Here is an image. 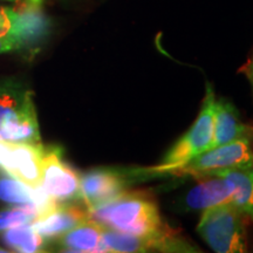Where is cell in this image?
<instances>
[{"instance_id":"1","label":"cell","mask_w":253,"mask_h":253,"mask_svg":"<svg viewBox=\"0 0 253 253\" xmlns=\"http://www.w3.org/2000/svg\"><path fill=\"white\" fill-rule=\"evenodd\" d=\"M88 217L107 229L148 238L153 251L167 252L176 231L164 223L155 199L142 191H125L88 210Z\"/></svg>"},{"instance_id":"2","label":"cell","mask_w":253,"mask_h":253,"mask_svg":"<svg viewBox=\"0 0 253 253\" xmlns=\"http://www.w3.org/2000/svg\"><path fill=\"white\" fill-rule=\"evenodd\" d=\"M214 103L216 96L212 88L208 86L201 112L189 130L173 144L157 166L149 167L154 179L173 177L179 168L211 147L213 138Z\"/></svg>"},{"instance_id":"3","label":"cell","mask_w":253,"mask_h":253,"mask_svg":"<svg viewBox=\"0 0 253 253\" xmlns=\"http://www.w3.org/2000/svg\"><path fill=\"white\" fill-rule=\"evenodd\" d=\"M0 136L4 142L42 144L31 90L0 88Z\"/></svg>"},{"instance_id":"4","label":"cell","mask_w":253,"mask_h":253,"mask_svg":"<svg viewBox=\"0 0 253 253\" xmlns=\"http://www.w3.org/2000/svg\"><path fill=\"white\" fill-rule=\"evenodd\" d=\"M197 232L214 252L248 251L244 216L231 203L219 204L202 211Z\"/></svg>"},{"instance_id":"5","label":"cell","mask_w":253,"mask_h":253,"mask_svg":"<svg viewBox=\"0 0 253 253\" xmlns=\"http://www.w3.org/2000/svg\"><path fill=\"white\" fill-rule=\"evenodd\" d=\"M39 5L25 9L0 6V54L30 48L47 37L49 20Z\"/></svg>"},{"instance_id":"6","label":"cell","mask_w":253,"mask_h":253,"mask_svg":"<svg viewBox=\"0 0 253 253\" xmlns=\"http://www.w3.org/2000/svg\"><path fill=\"white\" fill-rule=\"evenodd\" d=\"M142 182H148L145 168H95L80 176L81 202L91 210Z\"/></svg>"},{"instance_id":"7","label":"cell","mask_w":253,"mask_h":253,"mask_svg":"<svg viewBox=\"0 0 253 253\" xmlns=\"http://www.w3.org/2000/svg\"><path fill=\"white\" fill-rule=\"evenodd\" d=\"M250 168H253V145L251 138L244 137L210 148L179 168L175 176H190L198 179L229 170Z\"/></svg>"},{"instance_id":"8","label":"cell","mask_w":253,"mask_h":253,"mask_svg":"<svg viewBox=\"0 0 253 253\" xmlns=\"http://www.w3.org/2000/svg\"><path fill=\"white\" fill-rule=\"evenodd\" d=\"M41 188L55 203L81 201L80 175L62 160L58 148H46L41 163Z\"/></svg>"},{"instance_id":"9","label":"cell","mask_w":253,"mask_h":253,"mask_svg":"<svg viewBox=\"0 0 253 253\" xmlns=\"http://www.w3.org/2000/svg\"><path fill=\"white\" fill-rule=\"evenodd\" d=\"M43 144L0 141V169L32 189L41 188Z\"/></svg>"},{"instance_id":"10","label":"cell","mask_w":253,"mask_h":253,"mask_svg":"<svg viewBox=\"0 0 253 253\" xmlns=\"http://www.w3.org/2000/svg\"><path fill=\"white\" fill-rule=\"evenodd\" d=\"M186 192L181 208L185 211H204L216 205L230 203L232 185L224 175L207 176Z\"/></svg>"},{"instance_id":"11","label":"cell","mask_w":253,"mask_h":253,"mask_svg":"<svg viewBox=\"0 0 253 253\" xmlns=\"http://www.w3.org/2000/svg\"><path fill=\"white\" fill-rule=\"evenodd\" d=\"M87 218L89 217L84 205L80 207L77 202L60 203L38 217L31 225L46 240L56 239Z\"/></svg>"},{"instance_id":"12","label":"cell","mask_w":253,"mask_h":253,"mask_svg":"<svg viewBox=\"0 0 253 253\" xmlns=\"http://www.w3.org/2000/svg\"><path fill=\"white\" fill-rule=\"evenodd\" d=\"M244 137L252 138V131L251 128L242 121L236 107L225 99L216 101L213 118V138L210 148Z\"/></svg>"},{"instance_id":"13","label":"cell","mask_w":253,"mask_h":253,"mask_svg":"<svg viewBox=\"0 0 253 253\" xmlns=\"http://www.w3.org/2000/svg\"><path fill=\"white\" fill-rule=\"evenodd\" d=\"M102 231L100 224L87 218L56 238L60 251L107 252L102 242Z\"/></svg>"},{"instance_id":"14","label":"cell","mask_w":253,"mask_h":253,"mask_svg":"<svg viewBox=\"0 0 253 253\" xmlns=\"http://www.w3.org/2000/svg\"><path fill=\"white\" fill-rule=\"evenodd\" d=\"M0 201L17 205H37L42 210V213L59 204L55 203L42 188L32 189L11 176L0 177Z\"/></svg>"},{"instance_id":"15","label":"cell","mask_w":253,"mask_h":253,"mask_svg":"<svg viewBox=\"0 0 253 253\" xmlns=\"http://www.w3.org/2000/svg\"><path fill=\"white\" fill-rule=\"evenodd\" d=\"M232 185L230 203L244 217L253 220V168L243 170H229L221 172Z\"/></svg>"},{"instance_id":"16","label":"cell","mask_w":253,"mask_h":253,"mask_svg":"<svg viewBox=\"0 0 253 253\" xmlns=\"http://www.w3.org/2000/svg\"><path fill=\"white\" fill-rule=\"evenodd\" d=\"M0 242L5 245L8 252H42L46 246V239L41 237L31 224L2 231Z\"/></svg>"},{"instance_id":"17","label":"cell","mask_w":253,"mask_h":253,"mask_svg":"<svg viewBox=\"0 0 253 253\" xmlns=\"http://www.w3.org/2000/svg\"><path fill=\"white\" fill-rule=\"evenodd\" d=\"M102 242L107 252L136 253L153 251V245L148 238L119 232L107 227H103Z\"/></svg>"},{"instance_id":"18","label":"cell","mask_w":253,"mask_h":253,"mask_svg":"<svg viewBox=\"0 0 253 253\" xmlns=\"http://www.w3.org/2000/svg\"><path fill=\"white\" fill-rule=\"evenodd\" d=\"M42 214V210L37 205L25 204L8 208L0 211V232L11 227L32 224Z\"/></svg>"},{"instance_id":"19","label":"cell","mask_w":253,"mask_h":253,"mask_svg":"<svg viewBox=\"0 0 253 253\" xmlns=\"http://www.w3.org/2000/svg\"><path fill=\"white\" fill-rule=\"evenodd\" d=\"M7 1H23L27 2V4H41L42 0H7Z\"/></svg>"},{"instance_id":"20","label":"cell","mask_w":253,"mask_h":253,"mask_svg":"<svg viewBox=\"0 0 253 253\" xmlns=\"http://www.w3.org/2000/svg\"><path fill=\"white\" fill-rule=\"evenodd\" d=\"M250 74H251V80H252V84H253V58L251 61V67H250Z\"/></svg>"}]
</instances>
